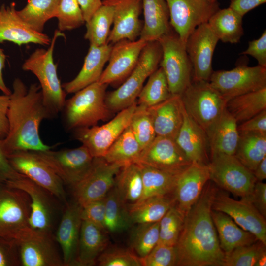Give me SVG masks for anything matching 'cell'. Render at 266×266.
<instances>
[{
    "label": "cell",
    "instance_id": "cell-1",
    "mask_svg": "<svg viewBox=\"0 0 266 266\" xmlns=\"http://www.w3.org/2000/svg\"><path fill=\"white\" fill-rule=\"evenodd\" d=\"M217 189L207 182L201 195L184 217L175 246L179 266H222L221 249L211 216Z\"/></svg>",
    "mask_w": 266,
    "mask_h": 266
},
{
    "label": "cell",
    "instance_id": "cell-2",
    "mask_svg": "<svg viewBox=\"0 0 266 266\" xmlns=\"http://www.w3.org/2000/svg\"><path fill=\"white\" fill-rule=\"evenodd\" d=\"M7 113L9 131L2 139L6 156L18 150L44 151L51 149L40 138L41 122L51 117L45 106L40 86L33 83L28 88L19 78L12 85Z\"/></svg>",
    "mask_w": 266,
    "mask_h": 266
},
{
    "label": "cell",
    "instance_id": "cell-3",
    "mask_svg": "<svg viewBox=\"0 0 266 266\" xmlns=\"http://www.w3.org/2000/svg\"><path fill=\"white\" fill-rule=\"evenodd\" d=\"M63 34L56 30L47 49H36L25 60L22 68L29 71L37 78L40 86L43 103L51 118L61 112L65 102L66 93L58 78L57 65L53 60V51L56 40Z\"/></svg>",
    "mask_w": 266,
    "mask_h": 266
},
{
    "label": "cell",
    "instance_id": "cell-4",
    "mask_svg": "<svg viewBox=\"0 0 266 266\" xmlns=\"http://www.w3.org/2000/svg\"><path fill=\"white\" fill-rule=\"evenodd\" d=\"M107 86L96 82L66 100L62 112L67 129L92 127L100 121H107L110 118L112 112L105 102Z\"/></svg>",
    "mask_w": 266,
    "mask_h": 266
},
{
    "label": "cell",
    "instance_id": "cell-5",
    "mask_svg": "<svg viewBox=\"0 0 266 266\" xmlns=\"http://www.w3.org/2000/svg\"><path fill=\"white\" fill-rule=\"evenodd\" d=\"M162 57L159 41L148 42L132 73L116 90L106 95V104L112 113L119 112L136 102L144 82L158 68Z\"/></svg>",
    "mask_w": 266,
    "mask_h": 266
},
{
    "label": "cell",
    "instance_id": "cell-6",
    "mask_svg": "<svg viewBox=\"0 0 266 266\" xmlns=\"http://www.w3.org/2000/svg\"><path fill=\"white\" fill-rule=\"evenodd\" d=\"M180 97L187 113L207 135L220 118L228 101L207 81L192 80Z\"/></svg>",
    "mask_w": 266,
    "mask_h": 266
},
{
    "label": "cell",
    "instance_id": "cell-7",
    "mask_svg": "<svg viewBox=\"0 0 266 266\" xmlns=\"http://www.w3.org/2000/svg\"><path fill=\"white\" fill-rule=\"evenodd\" d=\"M30 200L23 191L0 184V238L15 243L32 228Z\"/></svg>",
    "mask_w": 266,
    "mask_h": 266
},
{
    "label": "cell",
    "instance_id": "cell-8",
    "mask_svg": "<svg viewBox=\"0 0 266 266\" xmlns=\"http://www.w3.org/2000/svg\"><path fill=\"white\" fill-rule=\"evenodd\" d=\"M162 47L160 67L172 95L180 96L192 81V65L185 45L174 30L158 40Z\"/></svg>",
    "mask_w": 266,
    "mask_h": 266
},
{
    "label": "cell",
    "instance_id": "cell-9",
    "mask_svg": "<svg viewBox=\"0 0 266 266\" xmlns=\"http://www.w3.org/2000/svg\"><path fill=\"white\" fill-rule=\"evenodd\" d=\"M207 164L210 180L220 188L240 196H251L257 180L253 172L234 155L216 154Z\"/></svg>",
    "mask_w": 266,
    "mask_h": 266
},
{
    "label": "cell",
    "instance_id": "cell-10",
    "mask_svg": "<svg viewBox=\"0 0 266 266\" xmlns=\"http://www.w3.org/2000/svg\"><path fill=\"white\" fill-rule=\"evenodd\" d=\"M209 82L228 100L266 87V67L240 64L231 70L213 71Z\"/></svg>",
    "mask_w": 266,
    "mask_h": 266
},
{
    "label": "cell",
    "instance_id": "cell-11",
    "mask_svg": "<svg viewBox=\"0 0 266 266\" xmlns=\"http://www.w3.org/2000/svg\"><path fill=\"white\" fill-rule=\"evenodd\" d=\"M33 151L51 168L64 184L71 188L86 175L94 159L83 145L75 148L58 151L50 149Z\"/></svg>",
    "mask_w": 266,
    "mask_h": 266
},
{
    "label": "cell",
    "instance_id": "cell-12",
    "mask_svg": "<svg viewBox=\"0 0 266 266\" xmlns=\"http://www.w3.org/2000/svg\"><path fill=\"white\" fill-rule=\"evenodd\" d=\"M123 166L109 163L103 157L94 158L89 171L72 188L75 201L83 207L104 199L114 186L116 176Z\"/></svg>",
    "mask_w": 266,
    "mask_h": 266
},
{
    "label": "cell",
    "instance_id": "cell-13",
    "mask_svg": "<svg viewBox=\"0 0 266 266\" xmlns=\"http://www.w3.org/2000/svg\"><path fill=\"white\" fill-rule=\"evenodd\" d=\"M137 105L136 102L121 110L103 125L75 129V138L88 149L93 158L103 157L110 146L129 126Z\"/></svg>",
    "mask_w": 266,
    "mask_h": 266
},
{
    "label": "cell",
    "instance_id": "cell-14",
    "mask_svg": "<svg viewBox=\"0 0 266 266\" xmlns=\"http://www.w3.org/2000/svg\"><path fill=\"white\" fill-rule=\"evenodd\" d=\"M170 24L185 45L189 36L200 25L207 23L219 9L217 0H166Z\"/></svg>",
    "mask_w": 266,
    "mask_h": 266
},
{
    "label": "cell",
    "instance_id": "cell-15",
    "mask_svg": "<svg viewBox=\"0 0 266 266\" xmlns=\"http://www.w3.org/2000/svg\"><path fill=\"white\" fill-rule=\"evenodd\" d=\"M7 157L11 166L18 172L47 190L65 205L67 204L64 183L33 151L18 150Z\"/></svg>",
    "mask_w": 266,
    "mask_h": 266
},
{
    "label": "cell",
    "instance_id": "cell-16",
    "mask_svg": "<svg viewBox=\"0 0 266 266\" xmlns=\"http://www.w3.org/2000/svg\"><path fill=\"white\" fill-rule=\"evenodd\" d=\"M250 197L237 200L217 190L212 200V209L227 214L241 228L253 233L266 245L265 218L253 204Z\"/></svg>",
    "mask_w": 266,
    "mask_h": 266
},
{
    "label": "cell",
    "instance_id": "cell-17",
    "mask_svg": "<svg viewBox=\"0 0 266 266\" xmlns=\"http://www.w3.org/2000/svg\"><path fill=\"white\" fill-rule=\"evenodd\" d=\"M5 185L21 190L29 197L31 212L29 218L31 227L36 231L51 233L53 216L57 209L56 199L47 190L20 173L15 179Z\"/></svg>",
    "mask_w": 266,
    "mask_h": 266
},
{
    "label": "cell",
    "instance_id": "cell-18",
    "mask_svg": "<svg viewBox=\"0 0 266 266\" xmlns=\"http://www.w3.org/2000/svg\"><path fill=\"white\" fill-rule=\"evenodd\" d=\"M219 39L208 23L197 27L185 43L192 65L194 81H207L213 72L212 59Z\"/></svg>",
    "mask_w": 266,
    "mask_h": 266
},
{
    "label": "cell",
    "instance_id": "cell-19",
    "mask_svg": "<svg viewBox=\"0 0 266 266\" xmlns=\"http://www.w3.org/2000/svg\"><path fill=\"white\" fill-rule=\"evenodd\" d=\"M52 233L32 229L15 243L23 266H63Z\"/></svg>",
    "mask_w": 266,
    "mask_h": 266
},
{
    "label": "cell",
    "instance_id": "cell-20",
    "mask_svg": "<svg viewBox=\"0 0 266 266\" xmlns=\"http://www.w3.org/2000/svg\"><path fill=\"white\" fill-rule=\"evenodd\" d=\"M135 162L175 174H180L192 163L174 139L159 136L141 152Z\"/></svg>",
    "mask_w": 266,
    "mask_h": 266
},
{
    "label": "cell",
    "instance_id": "cell-21",
    "mask_svg": "<svg viewBox=\"0 0 266 266\" xmlns=\"http://www.w3.org/2000/svg\"><path fill=\"white\" fill-rule=\"evenodd\" d=\"M147 42L139 38L134 41L124 39L113 44L108 64L98 82L108 85L125 80L134 68Z\"/></svg>",
    "mask_w": 266,
    "mask_h": 266
},
{
    "label": "cell",
    "instance_id": "cell-22",
    "mask_svg": "<svg viewBox=\"0 0 266 266\" xmlns=\"http://www.w3.org/2000/svg\"><path fill=\"white\" fill-rule=\"evenodd\" d=\"M102 2L113 7V27L107 43L113 44L124 39L136 40L143 25L139 19L142 10V0H107Z\"/></svg>",
    "mask_w": 266,
    "mask_h": 266
},
{
    "label": "cell",
    "instance_id": "cell-23",
    "mask_svg": "<svg viewBox=\"0 0 266 266\" xmlns=\"http://www.w3.org/2000/svg\"><path fill=\"white\" fill-rule=\"evenodd\" d=\"M210 180L207 164L192 162L178 176L173 194L174 205L184 216L196 202Z\"/></svg>",
    "mask_w": 266,
    "mask_h": 266
},
{
    "label": "cell",
    "instance_id": "cell-24",
    "mask_svg": "<svg viewBox=\"0 0 266 266\" xmlns=\"http://www.w3.org/2000/svg\"><path fill=\"white\" fill-rule=\"evenodd\" d=\"M58 228L55 237L62 251L64 266H74L78 254L82 220V207L76 201L67 203Z\"/></svg>",
    "mask_w": 266,
    "mask_h": 266
},
{
    "label": "cell",
    "instance_id": "cell-25",
    "mask_svg": "<svg viewBox=\"0 0 266 266\" xmlns=\"http://www.w3.org/2000/svg\"><path fill=\"white\" fill-rule=\"evenodd\" d=\"M51 41L47 34L33 30L20 18L14 3L1 6L0 43L9 41L19 46L30 43L48 45Z\"/></svg>",
    "mask_w": 266,
    "mask_h": 266
},
{
    "label": "cell",
    "instance_id": "cell-26",
    "mask_svg": "<svg viewBox=\"0 0 266 266\" xmlns=\"http://www.w3.org/2000/svg\"><path fill=\"white\" fill-rule=\"evenodd\" d=\"M183 113V123L175 141L192 162L208 164L210 149L207 135L187 113L184 106Z\"/></svg>",
    "mask_w": 266,
    "mask_h": 266
},
{
    "label": "cell",
    "instance_id": "cell-27",
    "mask_svg": "<svg viewBox=\"0 0 266 266\" xmlns=\"http://www.w3.org/2000/svg\"><path fill=\"white\" fill-rule=\"evenodd\" d=\"M112 44L101 46L90 45L81 69L71 81L63 83L62 88L66 94L75 93L99 81L106 63L108 61Z\"/></svg>",
    "mask_w": 266,
    "mask_h": 266
},
{
    "label": "cell",
    "instance_id": "cell-28",
    "mask_svg": "<svg viewBox=\"0 0 266 266\" xmlns=\"http://www.w3.org/2000/svg\"><path fill=\"white\" fill-rule=\"evenodd\" d=\"M148 108L156 136L175 140L183 120V105L180 96L172 95L161 103Z\"/></svg>",
    "mask_w": 266,
    "mask_h": 266
},
{
    "label": "cell",
    "instance_id": "cell-29",
    "mask_svg": "<svg viewBox=\"0 0 266 266\" xmlns=\"http://www.w3.org/2000/svg\"><path fill=\"white\" fill-rule=\"evenodd\" d=\"M107 232L90 222L82 221L75 266H91L109 246Z\"/></svg>",
    "mask_w": 266,
    "mask_h": 266
},
{
    "label": "cell",
    "instance_id": "cell-30",
    "mask_svg": "<svg viewBox=\"0 0 266 266\" xmlns=\"http://www.w3.org/2000/svg\"><path fill=\"white\" fill-rule=\"evenodd\" d=\"M144 21L139 39L147 42L158 40L172 30L169 11L166 0H142Z\"/></svg>",
    "mask_w": 266,
    "mask_h": 266
},
{
    "label": "cell",
    "instance_id": "cell-31",
    "mask_svg": "<svg viewBox=\"0 0 266 266\" xmlns=\"http://www.w3.org/2000/svg\"><path fill=\"white\" fill-rule=\"evenodd\" d=\"M237 127L236 120L226 108L207 134L210 156L234 155L239 138Z\"/></svg>",
    "mask_w": 266,
    "mask_h": 266
},
{
    "label": "cell",
    "instance_id": "cell-32",
    "mask_svg": "<svg viewBox=\"0 0 266 266\" xmlns=\"http://www.w3.org/2000/svg\"><path fill=\"white\" fill-rule=\"evenodd\" d=\"M211 216L218 233L220 247L225 254L258 240L253 233L239 227L227 214L212 209Z\"/></svg>",
    "mask_w": 266,
    "mask_h": 266
},
{
    "label": "cell",
    "instance_id": "cell-33",
    "mask_svg": "<svg viewBox=\"0 0 266 266\" xmlns=\"http://www.w3.org/2000/svg\"><path fill=\"white\" fill-rule=\"evenodd\" d=\"M137 163L140 168L143 188L142 196L136 203L153 197H173L180 174H173Z\"/></svg>",
    "mask_w": 266,
    "mask_h": 266
},
{
    "label": "cell",
    "instance_id": "cell-34",
    "mask_svg": "<svg viewBox=\"0 0 266 266\" xmlns=\"http://www.w3.org/2000/svg\"><path fill=\"white\" fill-rule=\"evenodd\" d=\"M242 18L228 7L219 9L207 23L219 40L234 44L239 42L244 34Z\"/></svg>",
    "mask_w": 266,
    "mask_h": 266
},
{
    "label": "cell",
    "instance_id": "cell-35",
    "mask_svg": "<svg viewBox=\"0 0 266 266\" xmlns=\"http://www.w3.org/2000/svg\"><path fill=\"white\" fill-rule=\"evenodd\" d=\"M252 172L266 157V134L254 132H239L234 155Z\"/></svg>",
    "mask_w": 266,
    "mask_h": 266
},
{
    "label": "cell",
    "instance_id": "cell-36",
    "mask_svg": "<svg viewBox=\"0 0 266 266\" xmlns=\"http://www.w3.org/2000/svg\"><path fill=\"white\" fill-rule=\"evenodd\" d=\"M114 187L127 206L136 204L143 192V181L138 164L133 162L123 166L118 173Z\"/></svg>",
    "mask_w": 266,
    "mask_h": 266
},
{
    "label": "cell",
    "instance_id": "cell-37",
    "mask_svg": "<svg viewBox=\"0 0 266 266\" xmlns=\"http://www.w3.org/2000/svg\"><path fill=\"white\" fill-rule=\"evenodd\" d=\"M226 108L238 123H242L266 109V87L229 100Z\"/></svg>",
    "mask_w": 266,
    "mask_h": 266
},
{
    "label": "cell",
    "instance_id": "cell-38",
    "mask_svg": "<svg viewBox=\"0 0 266 266\" xmlns=\"http://www.w3.org/2000/svg\"><path fill=\"white\" fill-rule=\"evenodd\" d=\"M174 205L173 197H153L128 206L133 224L159 222Z\"/></svg>",
    "mask_w": 266,
    "mask_h": 266
},
{
    "label": "cell",
    "instance_id": "cell-39",
    "mask_svg": "<svg viewBox=\"0 0 266 266\" xmlns=\"http://www.w3.org/2000/svg\"><path fill=\"white\" fill-rule=\"evenodd\" d=\"M104 229L108 233L125 231L133 225L127 205L114 186L105 198Z\"/></svg>",
    "mask_w": 266,
    "mask_h": 266
},
{
    "label": "cell",
    "instance_id": "cell-40",
    "mask_svg": "<svg viewBox=\"0 0 266 266\" xmlns=\"http://www.w3.org/2000/svg\"><path fill=\"white\" fill-rule=\"evenodd\" d=\"M60 0H29L17 11L20 18L33 30L42 33L45 23L56 17Z\"/></svg>",
    "mask_w": 266,
    "mask_h": 266
},
{
    "label": "cell",
    "instance_id": "cell-41",
    "mask_svg": "<svg viewBox=\"0 0 266 266\" xmlns=\"http://www.w3.org/2000/svg\"><path fill=\"white\" fill-rule=\"evenodd\" d=\"M113 22V6L102 2V5L86 22L85 39L89 41L90 45L101 46L105 44Z\"/></svg>",
    "mask_w": 266,
    "mask_h": 266
},
{
    "label": "cell",
    "instance_id": "cell-42",
    "mask_svg": "<svg viewBox=\"0 0 266 266\" xmlns=\"http://www.w3.org/2000/svg\"><path fill=\"white\" fill-rule=\"evenodd\" d=\"M141 149L128 126L108 149L103 158L108 162L125 165L135 162Z\"/></svg>",
    "mask_w": 266,
    "mask_h": 266
},
{
    "label": "cell",
    "instance_id": "cell-43",
    "mask_svg": "<svg viewBox=\"0 0 266 266\" xmlns=\"http://www.w3.org/2000/svg\"><path fill=\"white\" fill-rule=\"evenodd\" d=\"M171 94L165 73L160 66L149 77L138 96L137 104L150 107L166 100Z\"/></svg>",
    "mask_w": 266,
    "mask_h": 266
},
{
    "label": "cell",
    "instance_id": "cell-44",
    "mask_svg": "<svg viewBox=\"0 0 266 266\" xmlns=\"http://www.w3.org/2000/svg\"><path fill=\"white\" fill-rule=\"evenodd\" d=\"M131 230L130 249L139 258L146 256L157 245L159 240V221L136 224Z\"/></svg>",
    "mask_w": 266,
    "mask_h": 266
},
{
    "label": "cell",
    "instance_id": "cell-45",
    "mask_svg": "<svg viewBox=\"0 0 266 266\" xmlns=\"http://www.w3.org/2000/svg\"><path fill=\"white\" fill-rule=\"evenodd\" d=\"M129 126L138 141L141 151L149 146L156 136L148 107L137 105Z\"/></svg>",
    "mask_w": 266,
    "mask_h": 266
},
{
    "label": "cell",
    "instance_id": "cell-46",
    "mask_svg": "<svg viewBox=\"0 0 266 266\" xmlns=\"http://www.w3.org/2000/svg\"><path fill=\"white\" fill-rule=\"evenodd\" d=\"M185 216L173 205L159 221L157 244L175 246L180 235Z\"/></svg>",
    "mask_w": 266,
    "mask_h": 266
},
{
    "label": "cell",
    "instance_id": "cell-47",
    "mask_svg": "<svg viewBox=\"0 0 266 266\" xmlns=\"http://www.w3.org/2000/svg\"><path fill=\"white\" fill-rule=\"evenodd\" d=\"M266 245L258 240L251 245L237 247L225 254L222 266H254L266 253Z\"/></svg>",
    "mask_w": 266,
    "mask_h": 266
},
{
    "label": "cell",
    "instance_id": "cell-48",
    "mask_svg": "<svg viewBox=\"0 0 266 266\" xmlns=\"http://www.w3.org/2000/svg\"><path fill=\"white\" fill-rule=\"evenodd\" d=\"M56 17L60 31L77 28L85 22L77 0H60Z\"/></svg>",
    "mask_w": 266,
    "mask_h": 266
},
{
    "label": "cell",
    "instance_id": "cell-49",
    "mask_svg": "<svg viewBox=\"0 0 266 266\" xmlns=\"http://www.w3.org/2000/svg\"><path fill=\"white\" fill-rule=\"evenodd\" d=\"M100 266H141L140 259L131 249L109 246L98 257Z\"/></svg>",
    "mask_w": 266,
    "mask_h": 266
},
{
    "label": "cell",
    "instance_id": "cell-50",
    "mask_svg": "<svg viewBox=\"0 0 266 266\" xmlns=\"http://www.w3.org/2000/svg\"><path fill=\"white\" fill-rule=\"evenodd\" d=\"M141 266H174L177 264L175 246L157 244L146 256L140 258Z\"/></svg>",
    "mask_w": 266,
    "mask_h": 266
},
{
    "label": "cell",
    "instance_id": "cell-51",
    "mask_svg": "<svg viewBox=\"0 0 266 266\" xmlns=\"http://www.w3.org/2000/svg\"><path fill=\"white\" fill-rule=\"evenodd\" d=\"M105 198L82 207L81 217L82 221L90 222L104 229Z\"/></svg>",
    "mask_w": 266,
    "mask_h": 266
},
{
    "label": "cell",
    "instance_id": "cell-52",
    "mask_svg": "<svg viewBox=\"0 0 266 266\" xmlns=\"http://www.w3.org/2000/svg\"><path fill=\"white\" fill-rule=\"evenodd\" d=\"M21 264L16 244L0 238V266H15Z\"/></svg>",
    "mask_w": 266,
    "mask_h": 266
},
{
    "label": "cell",
    "instance_id": "cell-53",
    "mask_svg": "<svg viewBox=\"0 0 266 266\" xmlns=\"http://www.w3.org/2000/svg\"><path fill=\"white\" fill-rule=\"evenodd\" d=\"M241 54L251 56L259 66L266 67V30L259 38L249 41L248 48Z\"/></svg>",
    "mask_w": 266,
    "mask_h": 266
},
{
    "label": "cell",
    "instance_id": "cell-54",
    "mask_svg": "<svg viewBox=\"0 0 266 266\" xmlns=\"http://www.w3.org/2000/svg\"><path fill=\"white\" fill-rule=\"evenodd\" d=\"M237 128L239 132H254L266 134V109L241 123Z\"/></svg>",
    "mask_w": 266,
    "mask_h": 266
},
{
    "label": "cell",
    "instance_id": "cell-55",
    "mask_svg": "<svg viewBox=\"0 0 266 266\" xmlns=\"http://www.w3.org/2000/svg\"><path fill=\"white\" fill-rule=\"evenodd\" d=\"M20 173L15 170L10 165L0 139V184H5L9 181L15 179Z\"/></svg>",
    "mask_w": 266,
    "mask_h": 266
},
{
    "label": "cell",
    "instance_id": "cell-56",
    "mask_svg": "<svg viewBox=\"0 0 266 266\" xmlns=\"http://www.w3.org/2000/svg\"><path fill=\"white\" fill-rule=\"evenodd\" d=\"M250 198L256 208L264 218H266V184L262 181H257Z\"/></svg>",
    "mask_w": 266,
    "mask_h": 266
},
{
    "label": "cell",
    "instance_id": "cell-57",
    "mask_svg": "<svg viewBox=\"0 0 266 266\" xmlns=\"http://www.w3.org/2000/svg\"><path fill=\"white\" fill-rule=\"evenodd\" d=\"M9 99V95H0V139H4L9 131L7 113Z\"/></svg>",
    "mask_w": 266,
    "mask_h": 266
},
{
    "label": "cell",
    "instance_id": "cell-58",
    "mask_svg": "<svg viewBox=\"0 0 266 266\" xmlns=\"http://www.w3.org/2000/svg\"><path fill=\"white\" fill-rule=\"evenodd\" d=\"M266 2V0H230L229 7L243 17L247 13Z\"/></svg>",
    "mask_w": 266,
    "mask_h": 266
},
{
    "label": "cell",
    "instance_id": "cell-59",
    "mask_svg": "<svg viewBox=\"0 0 266 266\" xmlns=\"http://www.w3.org/2000/svg\"><path fill=\"white\" fill-rule=\"evenodd\" d=\"M83 14L85 23L102 5V0H77Z\"/></svg>",
    "mask_w": 266,
    "mask_h": 266
},
{
    "label": "cell",
    "instance_id": "cell-60",
    "mask_svg": "<svg viewBox=\"0 0 266 266\" xmlns=\"http://www.w3.org/2000/svg\"><path fill=\"white\" fill-rule=\"evenodd\" d=\"M6 56L3 50L0 48V90L4 94L10 95L12 91L6 86L3 78V69L5 66Z\"/></svg>",
    "mask_w": 266,
    "mask_h": 266
},
{
    "label": "cell",
    "instance_id": "cell-61",
    "mask_svg": "<svg viewBox=\"0 0 266 266\" xmlns=\"http://www.w3.org/2000/svg\"><path fill=\"white\" fill-rule=\"evenodd\" d=\"M253 173L257 181H262L266 178V157L259 163Z\"/></svg>",
    "mask_w": 266,
    "mask_h": 266
},
{
    "label": "cell",
    "instance_id": "cell-62",
    "mask_svg": "<svg viewBox=\"0 0 266 266\" xmlns=\"http://www.w3.org/2000/svg\"><path fill=\"white\" fill-rule=\"evenodd\" d=\"M266 266V253L264 254L258 260L255 266Z\"/></svg>",
    "mask_w": 266,
    "mask_h": 266
},
{
    "label": "cell",
    "instance_id": "cell-63",
    "mask_svg": "<svg viewBox=\"0 0 266 266\" xmlns=\"http://www.w3.org/2000/svg\"><path fill=\"white\" fill-rule=\"evenodd\" d=\"M105 0H102V1H105Z\"/></svg>",
    "mask_w": 266,
    "mask_h": 266
}]
</instances>
